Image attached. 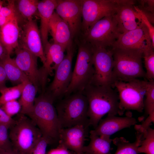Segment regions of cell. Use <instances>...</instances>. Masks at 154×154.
<instances>
[{
  "label": "cell",
  "mask_w": 154,
  "mask_h": 154,
  "mask_svg": "<svg viewBox=\"0 0 154 154\" xmlns=\"http://www.w3.org/2000/svg\"><path fill=\"white\" fill-rule=\"evenodd\" d=\"M142 133V139L137 148L139 153L154 154V129L149 127Z\"/></svg>",
  "instance_id": "cell-29"
},
{
  "label": "cell",
  "mask_w": 154,
  "mask_h": 154,
  "mask_svg": "<svg viewBox=\"0 0 154 154\" xmlns=\"http://www.w3.org/2000/svg\"><path fill=\"white\" fill-rule=\"evenodd\" d=\"M88 128L78 125L62 128L58 143L63 145L76 154H83L84 143L88 134Z\"/></svg>",
  "instance_id": "cell-18"
},
{
  "label": "cell",
  "mask_w": 154,
  "mask_h": 154,
  "mask_svg": "<svg viewBox=\"0 0 154 154\" xmlns=\"http://www.w3.org/2000/svg\"><path fill=\"white\" fill-rule=\"evenodd\" d=\"M82 0H58L56 13L68 24L73 39L81 34Z\"/></svg>",
  "instance_id": "cell-12"
},
{
  "label": "cell",
  "mask_w": 154,
  "mask_h": 154,
  "mask_svg": "<svg viewBox=\"0 0 154 154\" xmlns=\"http://www.w3.org/2000/svg\"><path fill=\"white\" fill-rule=\"evenodd\" d=\"M74 154H76L75 153H74Z\"/></svg>",
  "instance_id": "cell-44"
},
{
  "label": "cell",
  "mask_w": 154,
  "mask_h": 154,
  "mask_svg": "<svg viewBox=\"0 0 154 154\" xmlns=\"http://www.w3.org/2000/svg\"><path fill=\"white\" fill-rule=\"evenodd\" d=\"M57 0L39 1L37 11L40 19V33L44 48L49 42V24L51 17L57 5Z\"/></svg>",
  "instance_id": "cell-22"
},
{
  "label": "cell",
  "mask_w": 154,
  "mask_h": 154,
  "mask_svg": "<svg viewBox=\"0 0 154 154\" xmlns=\"http://www.w3.org/2000/svg\"><path fill=\"white\" fill-rule=\"evenodd\" d=\"M24 82L13 87L5 86L0 90V107L5 103L13 100H16L21 95L26 82Z\"/></svg>",
  "instance_id": "cell-28"
},
{
  "label": "cell",
  "mask_w": 154,
  "mask_h": 154,
  "mask_svg": "<svg viewBox=\"0 0 154 154\" xmlns=\"http://www.w3.org/2000/svg\"><path fill=\"white\" fill-rule=\"evenodd\" d=\"M113 47L143 51L151 47L154 48L148 29L143 22L136 29L120 34Z\"/></svg>",
  "instance_id": "cell-13"
},
{
  "label": "cell",
  "mask_w": 154,
  "mask_h": 154,
  "mask_svg": "<svg viewBox=\"0 0 154 154\" xmlns=\"http://www.w3.org/2000/svg\"><path fill=\"white\" fill-rule=\"evenodd\" d=\"M118 0H82L81 36L95 23L102 18L114 15Z\"/></svg>",
  "instance_id": "cell-9"
},
{
  "label": "cell",
  "mask_w": 154,
  "mask_h": 154,
  "mask_svg": "<svg viewBox=\"0 0 154 154\" xmlns=\"http://www.w3.org/2000/svg\"><path fill=\"white\" fill-rule=\"evenodd\" d=\"M144 101V109L148 117L154 119V81H147Z\"/></svg>",
  "instance_id": "cell-30"
},
{
  "label": "cell",
  "mask_w": 154,
  "mask_h": 154,
  "mask_svg": "<svg viewBox=\"0 0 154 154\" xmlns=\"http://www.w3.org/2000/svg\"><path fill=\"white\" fill-rule=\"evenodd\" d=\"M17 17L0 27V42L7 55L10 56L19 45L20 28Z\"/></svg>",
  "instance_id": "cell-20"
},
{
  "label": "cell",
  "mask_w": 154,
  "mask_h": 154,
  "mask_svg": "<svg viewBox=\"0 0 154 154\" xmlns=\"http://www.w3.org/2000/svg\"><path fill=\"white\" fill-rule=\"evenodd\" d=\"M74 153L63 145L59 144L57 147L50 149L46 154H74Z\"/></svg>",
  "instance_id": "cell-38"
},
{
  "label": "cell",
  "mask_w": 154,
  "mask_h": 154,
  "mask_svg": "<svg viewBox=\"0 0 154 154\" xmlns=\"http://www.w3.org/2000/svg\"><path fill=\"white\" fill-rule=\"evenodd\" d=\"M7 80L3 66L0 61V90L5 86V83Z\"/></svg>",
  "instance_id": "cell-39"
},
{
  "label": "cell",
  "mask_w": 154,
  "mask_h": 154,
  "mask_svg": "<svg viewBox=\"0 0 154 154\" xmlns=\"http://www.w3.org/2000/svg\"><path fill=\"white\" fill-rule=\"evenodd\" d=\"M15 121V119L9 116L0 107V123L7 125L10 127L13 124Z\"/></svg>",
  "instance_id": "cell-37"
},
{
  "label": "cell",
  "mask_w": 154,
  "mask_h": 154,
  "mask_svg": "<svg viewBox=\"0 0 154 154\" xmlns=\"http://www.w3.org/2000/svg\"><path fill=\"white\" fill-rule=\"evenodd\" d=\"M88 103V116L90 125L95 129L102 117L108 115H122L118 93L113 87L90 83L82 92Z\"/></svg>",
  "instance_id": "cell-1"
},
{
  "label": "cell",
  "mask_w": 154,
  "mask_h": 154,
  "mask_svg": "<svg viewBox=\"0 0 154 154\" xmlns=\"http://www.w3.org/2000/svg\"><path fill=\"white\" fill-rule=\"evenodd\" d=\"M144 56L145 67L146 69L145 77L149 81L154 79V48L151 47L144 50Z\"/></svg>",
  "instance_id": "cell-31"
},
{
  "label": "cell",
  "mask_w": 154,
  "mask_h": 154,
  "mask_svg": "<svg viewBox=\"0 0 154 154\" xmlns=\"http://www.w3.org/2000/svg\"><path fill=\"white\" fill-rule=\"evenodd\" d=\"M0 107L8 115L11 117L19 113L21 109L19 102L17 100L7 102Z\"/></svg>",
  "instance_id": "cell-33"
},
{
  "label": "cell",
  "mask_w": 154,
  "mask_h": 154,
  "mask_svg": "<svg viewBox=\"0 0 154 154\" xmlns=\"http://www.w3.org/2000/svg\"><path fill=\"white\" fill-rule=\"evenodd\" d=\"M21 35L19 46L39 58L44 64L46 58L40 31L36 21L32 19L25 22Z\"/></svg>",
  "instance_id": "cell-14"
},
{
  "label": "cell",
  "mask_w": 154,
  "mask_h": 154,
  "mask_svg": "<svg viewBox=\"0 0 154 154\" xmlns=\"http://www.w3.org/2000/svg\"><path fill=\"white\" fill-rule=\"evenodd\" d=\"M49 32L54 43L62 45L67 48L73 42V38L68 24L55 11L50 19Z\"/></svg>",
  "instance_id": "cell-21"
},
{
  "label": "cell",
  "mask_w": 154,
  "mask_h": 154,
  "mask_svg": "<svg viewBox=\"0 0 154 154\" xmlns=\"http://www.w3.org/2000/svg\"><path fill=\"white\" fill-rule=\"evenodd\" d=\"M16 64L35 86H41V76L38 68V57L30 51L20 46L15 50Z\"/></svg>",
  "instance_id": "cell-16"
},
{
  "label": "cell",
  "mask_w": 154,
  "mask_h": 154,
  "mask_svg": "<svg viewBox=\"0 0 154 154\" xmlns=\"http://www.w3.org/2000/svg\"><path fill=\"white\" fill-rule=\"evenodd\" d=\"M9 128V136L12 149L20 154H32L42 137L35 123L26 115L18 114Z\"/></svg>",
  "instance_id": "cell-6"
},
{
  "label": "cell",
  "mask_w": 154,
  "mask_h": 154,
  "mask_svg": "<svg viewBox=\"0 0 154 154\" xmlns=\"http://www.w3.org/2000/svg\"><path fill=\"white\" fill-rule=\"evenodd\" d=\"M115 14L94 24L81 37L92 46L112 48L119 35Z\"/></svg>",
  "instance_id": "cell-7"
},
{
  "label": "cell",
  "mask_w": 154,
  "mask_h": 154,
  "mask_svg": "<svg viewBox=\"0 0 154 154\" xmlns=\"http://www.w3.org/2000/svg\"><path fill=\"white\" fill-rule=\"evenodd\" d=\"M137 123L136 119L132 117L130 113L124 117L108 115L105 118L101 119L96 127L91 131L98 136H110L117 131L125 128L130 127Z\"/></svg>",
  "instance_id": "cell-19"
},
{
  "label": "cell",
  "mask_w": 154,
  "mask_h": 154,
  "mask_svg": "<svg viewBox=\"0 0 154 154\" xmlns=\"http://www.w3.org/2000/svg\"><path fill=\"white\" fill-rule=\"evenodd\" d=\"M93 47L94 73L91 83L113 87L114 59L112 48Z\"/></svg>",
  "instance_id": "cell-11"
},
{
  "label": "cell",
  "mask_w": 154,
  "mask_h": 154,
  "mask_svg": "<svg viewBox=\"0 0 154 154\" xmlns=\"http://www.w3.org/2000/svg\"><path fill=\"white\" fill-rule=\"evenodd\" d=\"M16 1H15V7L19 21L23 20L26 22L32 19L33 16L38 12L39 1L37 0Z\"/></svg>",
  "instance_id": "cell-27"
},
{
  "label": "cell",
  "mask_w": 154,
  "mask_h": 154,
  "mask_svg": "<svg viewBox=\"0 0 154 154\" xmlns=\"http://www.w3.org/2000/svg\"><path fill=\"white\" fill-rule=\"evenodd\" d=\"M112 49L114 83L117 81L127 82L145 77V72L142 62L143 51L116 47H113Z\"/></svg>",
  "instance_id": "cell-4"
},
{
  "label": "cell",
  "mask_w": 154,
  "mask_h": 154,
  "mask_svg": "<svg viewBox=\"0 0 154 154\" xmlns=\"http://www.w3.org/2000/svg\"><path fill=\"white\" fill-rule=\"evenodd\" d=\"M0 154H20L12 149H0Z\"/></svg>",
  "instance_id": "cell-40"
},
{
  "label": "cell",
  "mask_w": 154,
  "mask_h": 154,
  "mask_svg": "<svg viewBox=\"0 0 154 154\" xmlns=\"http://www.w3.org/2000/svg\"><path fill=\"white\" fill-rule=\"evenodd\" d=\"M75 38L78 46L76 62L64 96L82 92L92 81L94 73L93 46L82 37Z\"/></svg>",
  "instance_id": "cell-3"
},
{
  "label": "cell",
  "mask_w": 154,
  "mask_h": 154,
  "mask_svg": "<svg viewBox=\"0 0 154 154\" xmlns=\"http://www.w3.org/2000/svg\"><path fill=\"white\" fill-rule=\"evenodd\" d=\"M9 127L0 123V149H12L8 130Z\"/></svg>",
  "instance_id": "cell-32"
},
{
  "label": "cell",
  "mask_w": 154,
  "mask_h": 154,
  "mask_svg": "<svg viewBox=\"0 0 154 154\" xmlns=\"http://www.w3.org/2000/svg\"><path fill=\"white\" fill-rule=\"evenodd\" d=\"M143 133L137 131L136 139L131 143L123 137H116L112 140L117 147L114 154H138L137 148L140 145L142 139Z\"/></svg>",
  "instance_id": "cell-26"
},
{
  "label": "cell",
  "mask_w": 154,
  "mask_h": 154,
  "mask_svg": "<svg viewBox=\"0 0 154 154\" xmlns=\"http://www.w3.org/2000/svg\"><path fill=\"white\" fill-rule=\"evenodd\" d=\"M48 144V141L42 137L34 147L32 154H46V148Z\"/></svg>",
  "instance_id": "cell-36"
},
{
  "label": "cell",
  "mask_w": 154,
  "mask_h": 154,
  "mask_svg": "<svg viewBox=\"0 0 154 154\" xmlns=\"http://www.w3.org/2000/svg\"><path fill=\"white\" fill-rule=\"evenodd\" d=\"M37 89L29 81L26 82L19 101L21 107L19 113L27 116L32 111Z\"/></svg>",
  "instance_id": "cell-25"
},
{
  "label": "cell",
  "mask_w": 154,
  "mask_h": 154,
  "mask_svg": "<svg viewBox=\"0 0 154 154\" xmlns=\"http://www.w3.org/2000/svg\"><path fill=\"white\" fill-rule=\"evenodd\" d=\"M154 0H141L139 1L140 7L139 8L147 17L148 12L151 20L154 22Z\"/></svg>",
  "instance_id": "cell-35"
},
{
  "label": "cell",
  "mask_w": 154,
  "mask_h": 154,
  "mask_svg": "<svg viewBox=\"0 0 154 154\" xmlns=\"http://www.w3.org/2000/svg\"><path fill=\"white\" fill-rule=\"evenodd\" d=\"M10 20L0 12V27Z\"/></svg>",
  "instance_id": "cell-41"
},
{
  "label": "cell",
  "mask_w": 154,
  "mask_h": 154,
  "mask_svg": "<svg viewBox=\"0 0 154 154\" xmlns=\"http://www.w3.org/2000/svg\"><path fill=\"white\" fill-rule=\"evenodd\" d=\"M67 48L60 44L48 42L44 48L46 58L45 64L40 69L41 76L42 90L45 89L46 85L48 75L52 74L63 59L64 52Z\"/></svg>",
  "instance_id": "cell-17"
},
{
  "label": "cell",
  "mask_w": 154,
  "mask_h": 154,
  "mask_svg": "<svg viewBox=\"0 0 154 154\" xmlns=\"http://www.w3.org/2000/svg\"><path fill=\"white\" fill-rule=\"evenodd\" d=\"M65 97L59 100L55 107L62 128L78 125L89 127L90 125L86 96L82 92H78Z\"/></svg>",
  "instance_id": "cell-5"
},
{
  "label": "cell",
  "mask_w": 154,
  "mask_h": 154,
  "mask_svg": "<svg viewBox=\"0 0 154 154\" xmlns=\"http://www.w3.org/2000/svg\"><path fill=\"white\" fill-rule=\"evenodd\" d=\"M66 54L55 70L53 80L44 92L54 100H60L64 96L71 80L72 65L75 47L73 42L66 49Z\"/></svg>",
  "instance_id": "cell-10"
},
{
  "label": "cell",
  "mask_w": 154,
  "mask_h": 154,
  "mask_svg": "<svg viewBox=\"0 0 154 154\" xmlns=\"http://www.w3.org/2000/svg\"><path fill=\"white\" fill-rule=\"evenodd\" d=\"M89 133L90 141L84 146L83 154H112L111 144L112 139L110 136H98L91 131Z\"/></svg>",
  "instance_id": "cell-23"
},
{
  "label": "cell",
  "mask_w": 154,
  "mask_h": 154,
  "mask_svg": "<svg viewBox=\"0 0 154 154\" xmlns=\"http://www.w3.org/2000/svg\"><path fill=\"white\" fill-rule=\"evenodd\" d=\"M7 55L5 50L0 42V60Z\"/></svg>",
  "instance_id": "cell-42"
},
{
  "label": "cell",
  "mask_w": 154,
  "mask_h": 154,
  "mask_svg": "<svg viewBox=\"0 0 154 154\" xmlns=\"http://www.w3.org/2000/svg\"><path fill=\"white\" fill-rule=\"evenodd\" d=\"M147 81L137 79L127 82H114L113 87H115L118 92L121 110L143 112Z\"/></svg>",
  "instance_id": "cell-8"
},
{
  "label": "cell",
  "mask_w": 154,
  "mask_h": 154,
  "mask_svg": "<svg viewBox=\"0 0 154 154\" xmlns=\"http://www.w3.org/2000/svg\"><path fill=\"white\" fill-rule=\"evenodd\" d=\"M54 100L44 92L35 98L32 111L28 116L40 131L42 137L49 144L58 143L62 129L56 111Z\"/></svg>",
  "instance_id": "cell-2"
},
{
  "label": "cell",
  "mask_w": 154,
  "mask_h": 154,
  "mask_svg": "<svg viewBox=\"0 0 154 154\" xmlns=\"http://www.w3.org/2000/svg\"><path fill=\"white\" fill-rule=\"evenodd\" d=\"M134 4L132 0H118L115 16L120 34L136 29L143 23L134 9Z\"/></svg>",
  "instance_id": "cell-15"
},
{
  "label": "cell",
  "mask_w": 154,
  "mask_h": 154,
  "mask_svg": "<svg viewBox=\"0 0 154 154\" xmlns=\"http://www.w3.org/2000/svg\"><path fill=\"white\" fill-rule=\"evenodd\" d=\"M3 1L0 0V10L3 6Z\"/></svg>",
  "instance_id": "cell-43"
},
{
  "label": "cell",
  "mask_w": 154,
  "mask_h": 154,
  "mask_svg": "<svg viewBox=\"0 0 154 154\" xmlns=\"http://www.w3.org/2000/svg\"><path fill=\"white\" fill-rule=\"evenodd\" d=\"M5 70L7 80L17 85L29 81L28 78L16 64L14 59L7 55L0 60Z\"/></svg>",
  "instance_id": "cell-24"
},
{
  "label": "cell",
  "mask_w": 154,
  "mask_h": 154,
  "mask_svg": "<svg viewBox=\"0 0 154 154\" xmlns=\"http://www.w3.org/2000/svg\"><path fill=\"white\" fill-rule=\"evenodd\" d=\"M136 11L140 15L141 20L148 29L150 36L152 40V44L154 47V27L144 13L138 6L134 5Z\"/></svg>",
  "instance_id": "cell-34"
}]
</instances>
